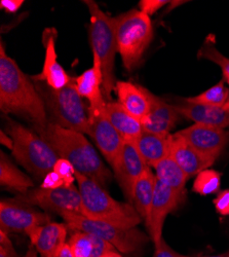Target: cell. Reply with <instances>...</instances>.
<instances>
[{
	"label": "cell",
	"instance_id": "1",
	"mask_svg": "<svg viewBox=\"0 0 229 257\" xmlns=\"http://www.w3.org/2000/svg\"><path fill=\"white\" fill-rule=\"evenodd\" d=\"M0 109L29 119L33 125L49 121L43 98L31 79L20 69L17 62L0 45Z\"/></svg>",
	"mask_w": 229,
	"mask_h": 257
},
{
	"label": "cell",
	"instance_id": "2",
	"mask_svg": "<svg viewBox=\"0 0 229 257\" xmlns=\"http://www.w3.org/2000/svg\"><path fill=\"white\" fill-rule=\"evenodd\" d=\"M33 128L61 159L73 165L76 172L93 179L104 188L107 186L112 177L110 170L104 165L85 134L51 121L45 125H33Z\"/></svg>",
	"mask_w": 229,
	"mask_h": 257
},
{
	"label": "cell",
	"instance_id": "3",
	"mask_svg": "<svg viewBox=\"0 0 229 257\" xmlns=\"http://www.w3.org/2000/svg\"><path fill=\"white\" fill-rule=\"evenodd\" d=\"M76 182L82 199L83 216L121 227H136L142 220L132 204L113 199L103 186L93 179L75 173Z\"/></svg>",
	"mask_w": 229,
	"mask_h": 257
},
{
	"label": "cell",
	"instance_id": "4",
	"mask_svg": "<svg viewBox=\"0 0 229 257\" xmlns=\"http://www.w3.org/2000/svg\"><path fill=\"white\" fill-rule=\"evenodd\" d=\"M36 89L44 100L49 121L82 134H88L89 114L72 79L65 88L55 90L43 81H36Z\"/></svg>",
	"mask_w": 229,
	"mask_h": 257
},
{
	"label": "cell",
	"instance_id": "5",
	"mask_svg": "<svg viewBox=\"0 0 229 257\" xmlns=\"http://www.w3.org/2000/svg\"><path fill=\"white\" fill-rule=\"evenodd\" d=\"M118 53L127 70L133 71L153 39L150 17L132 10L113 18Z\"/></svg>",
	"mask_w": 229,
	"mask_h": 257
},
{
	"label": "cell",
	"instance_id": "6",
	"mask_svg": "<svg viewBox=\"0 0 229 257\" xmlns=\"http://www.w3.org/2000/svg\"><path fill=\"white\" fill-rule=\"evenodd\" d=\"M85 4L91 15L89 34L93 55L102 64L103 96L110 100L111 93L115 90L114 63L118 53L113 18L104 13L93 0H87Z\"/></svg>",
	"mask_w": 229,
	"mask_h": 257
},
{
	"label": "cell",
	"instance_id": "7",
	"mask_svg": "<svg viewBox=\"0 0 229 257\" xmlns=\"http://www.w3.org/2000/svg\"><path fill=\"white\" fill-rule=\"evenodd\" d=\"M7 121V131L14 140V158L28 172L44 179L54 170L60 157L37 133L10 117Z\"/></svg>",
	"mask_w": 229,
	"mask_h": 257
},
{
	"label": "cell",
	"instance_id": "8",
	"mask_svg": "<svg viewBox=\"0 0 229 257\" xmlns=\"http://www.w3.org/2000/svg\"><path fill=\"white\" fill-rule=\"evenodd\" d=\"M61 217H63L65 223L72 230L95 234L111 244L120 253H136L142 250L149 241L147 235L137 227H121L72 213L64 214Z\"/></svg>",
	"mask_w": 229,
	"mask_h": 257
},
{
	"label": "cell",
	"instance_id": "9",
	"mask_svg": "<svg viewBox=\"0 0 229 257\" xmlns=\"http://www.w3.org/2000/svg\"><path fill=\"white\" fill-rule=\"evenodd\" d=\"M16 199L28 205L57 213L60 216L67 213L83 215L82 199L79 189L75 186L56 189L31 188L26 194H21Z\"/></svg>",
	"mask_w": 229,
	"mask_h": 257
},
{
	"label": "cell",
	"instance_id": "10",
	"mask_svg": "<svg viewBox=\"0 0 229 257\" xmlns=\"http://www.w3.org/2000/svg\"><path fill=\"white\" fill-rule=\"evenodd\" d=\"M51 222L47 213L17 199L3 200L0 203V229L9 232L28 234L37 226Z\"/></svg>",
	"mask_w": 229,
	"mask_h": 257
},
{
	"label": "cell",
	"instance_id": "11",
	"mask_svg": "<svg viewBox=\"0 0 229 257\" xmlns=\"http://www.w3.org/2000/svg\"><path fill=\"white\" fill-rule=\"evenodd\" d=\"M88 114V135L93 138L99 151L113 167L119 159L124 140L108 119L105 107L101 109L89 108Z\"/></svg>",
	"mask_w": 229,
	"mask_h": 257
},
{
	"label": "cell",
	"instance_id": "12",
	"mask_svg": "<svg viewBox=\"0 0 229 257\" xmlns=\"http://www.w3.org/2000/svg\"><path fill=\"white\" fill-rule=\"evenodd\" d=\"M201 155L217 160L229 140L224 128L193 123L176 133Z\"/></svg>",
	"mask_w": 229,
	"mask_h": 257
},
{
	"label": "cell",
	"instance_id": "13",
	"mask_svg": "<svg viewBox=\"0 0 229 257\" xmlns=\"http://www.w3.org/2000/svg\"><path fill=\"white\" fill-rule=\"evenodd\" d=\"M183 200L173 188L156 178L150 219L146 225L154 245H157L163 239L162 230L166 216L176 210Z\"/></svg>",
	"mask_w": 229,
	"mask_h": 257
},
{
	"label": "cell",
	"instance_id": "14",
	"mask_svg": "<svg viewBox=\"0 0 229 257\" xmlns=\"http://www.w3.org/2000/svg\"><path fill=\"white\" fill-rule=\"evenodd\" d=\"M112 168L124 196L132 202L136 182L149 168L138 153L134 143L124 141L119 159Z\"/></svg>",
	"mask_w": 229,
	"mask_h": 257
},
{
	"label": "cell",
	"instance_id": "15",
	"mask_svg": "<svg viewBox=\"0 0 229 257\" xmlns=\"http://www.w3.org/2000/svg\"><path fill=\"white\" fill-rule=\"evenodd\" d=\"M67 233L68 225L66 223L51 221L45 225L35 227L27 235L41 257H58L67 244Z\"/></svg>",
	"mask_w": 229,
	"mask_h": 257
},
{
	"label": "cell",
	"instance_id": "16",
	"mask_svg": "<svg viewBox=\"0 0 229 257\" xmlns=\"http://www.w3.org/2000/svg\"><path fill=\"white\" fill-rule=\"evenodd\" d=\"M149 97L150 110L141 121L143 130L162 136L171 135L170 132L175 127L181 115L175 105L164 102L151 92Z\"/></svg>",
	"mask_w": 229,
	"mask_h": 257
},
{
	"label": "cell",
	"instance_id": "17",
	"mask_svg": "<svg viewBox=\"0 0 229 257\" xmlns=\"http://www.w3.org/2000/svg\"><path fill=\"white\" fill-rule=\"evenodd\" d=\"M170 156L188 178L196 176L201 171L209 169L216 161L198 153L195 148L177 134L171 135Z\"/></svg>",
	"mask_w": 229,
	"mask_h": 257
},
{
	"label": "cell",
	"instance_id": "18",
	"mask_svg": "<svg viewBox=\"0 0 229 257\" xmlns=\"http://www.w3.org/2000/svg\"><path fill=\"white\" fill-rule=\"evenodd\" d=\"M45 48L46 56L43 71L33 76L32 79L36 81H43L55 90L63 89L71 82L72 79L58 62L55 32L51 33L50 30H46Z\"/></svg>",
	"mask_w": 229,
	"mask_h": 257
},
{
	"label": "cell",
	"instance_id": "19",
	"mask_svg": "<svg viewBox=\"0 0 229 257\" xmlns=\"http://www.w3.org/2000/svg\"><path fill=\"white\" fill-rule=\"evenodd\" d=\"M177 111L183 117L194 123L225 128L229 126V110L225 107L211 106L183 101L175 105Z\"/></svg>",
	"mask_w": 229,
	"mask_h": 257
},
{
	"label": "cell",
	"instance_id": "20",
	"mask_svg": "<svg viewBox=\"0 0 229 257\" xmlns=\"http://www.w3.org/2000/svg\"><path fill=\"white\" fill-rule=\"evenodd\" d=\"M118 103L135 118L142 121L150 110L149 91L130 81H116Z\"/></svg>",
	"mask_w": 229,
	"mask_h": 257
},
{
	"label": "cell",
	"instance_id": "21",
	"mask_svg": "<svg viewBox=\"0 0 229 257\" xmlns=\"http://www.w3.org/2000/svg\"><path fill=\"white\" fill-rule=\"evenodd\" d=\"M76 88L79 95L90 102V109H101L106 105L103 96V72L101 61L94 56L93 66L80 74L76 80Z\"/></svg>",
	"mask_w": 229,
	"mask_h": 257
},
{
	"label": "cell",
	"instance_id": "22",
	"mask_svg": "<svg viewBox=\"0 0 229 257\" xmlns=\"http://www.w3.org/2000/svg\"><path fill=\"white\" fill-rule=\"evenodd\" d=\"M134 144L146 165L154 168L160 161L170 156L171 135L162 136L143 130Z\"/></svg>",
	"mask_w": 229,
	"mask_h": 257
},
{
	"label": "cell",
	"instance_id": "23",
	"mask_svg": "<svg viewBox=\"0 0 229 257\" xmlns=\"http://www.w3.org/2000/svg\"><path fill=\"white\" fill-rule=\"evenodd\" d=\"M105 110L108 119L124 141L134 143L140 137L143 132L141 121L130 114L118 102L106 101Z\"/></svg>",
	"mask_w": 229,
	"mask_h": 257
},
{
	"label": "cell",
	"instance_id": "24",
	"mask_svg": "<svg viewBox=\"0 0 229 257\" xmlns=\"http://www.w3.org/2000/svg\"><path fill=\"white\" fill-rule=\"evenodd\" d=\"M155 184L156 176L152 173L151 169L148 168L138 179L133 190L132 202L140 216L145 220L146 225L150 219Z\"/></svg>",
	"mask_w": 229,
	"mask_h": 257
},
{
	"label": "cell",
	"instance_id": "25",
	"mask_svg": "<svg viewBox=\"0 0 229 257\" xmlns=\"http://www.w3.org/2000/svg\"><path fill=\"white\" fill-rule=\"evenodd\" d=\"M0 184L20 195L26 194L34 186L33 180L18 169L4 152L0 153Z\"/></svg>",
	"mask_w": 229,
	"mask_h": 257
},
{
	"label": "cell",
	"instance_id": "26",
	"mask_svg": "<svg viewBox=\"0 0 229 257\" xmlns=\"http://www.w3.org/2000/svg\"><path fill=\"white\" fill-rule=\"evenodd\" d=\"M154 170L159 181L173 188L183 199L185 198V184L188 177L171 156L160 161Z\"/></svg>",
	"mask_w": 229,
	"mask_h": 257
},
{
	"label": "cell",
	"instance_id": "27",
	"mask_svg": "<svg viewBox=\"0 0 229 257\" xmlns=\"http://www.w3.org/2000/svg\"><path fill=\"white\" fill-rule=\"evenodd\" d=\"M197 58L209 60L217 64L222 70L224 81L229 85V58L225 57L217 50L213 35H209L205 38L197 53Z\"/></svg>",
	"mask_w": 229,
	"mask_h": 257
},
{
	"label": "cell",
	"instance_id": "28",
	"mask_svg": "<svg viewBox=\"0 0 229 257\" xmlns=\"http://www.w3.org/2000/svg\"><path fill=\"white\" fill-rule=\"evenodd\" d=\"M229 93V87L227 88L225 85L224 79L216 83L210 89L200 93L197 96L190 97L185 99V101L190 103L196 104H203V105H211V106H219L223 107L227 101Z\"/></svg>",
	"mask_w": 229,
	"mask_h": 257
},
{
	"label": "cell",
	"instance_id": "29",
	"mask_svg": "<svg viewBox=\"0 0 229 257\" xmlns=\"http://www.w3.org/2000/svg\"><path fill=\"white\" fill-rule=\"evenodd\" d=\"M221 186V174L212 169L201 171L196 175L192 189L201 196H209L217 194Z\"/></svg>",
	"mask_w": 229,
	"mask_h": 257
},
{
	"label": "cell",
	"instance_id": "30",
	"mask_svg": "<svg viewBox=\"0 0 229 257\" xmlns=\"http://www.w3.org/2000/svg\"><path fill=\"white\" fill-rule=\"evenodd\" d=\"M68 244L71 248L73 257H92L94 245L90 233L74 230Z\"/></svg>",
	"mask_w": 229,
	"mask_h": 257
},
{
	"label": "cell",
	"instance_id": "31",
	"mask_svg": "<svg viewBox=\"0 0 229 257\" xmlns=\"http://www.w3.org/2000/svg\"><path fill=\"white\" fill-rule=\"evenodd\" d=\"M54 171L64 180L66 187L74 186L73 183L74 181H76V178H75L76 171L70 162L60 158L54 167Z\"/></svg>",
	"mask_w": 229,
	"mask_h": 257
},
{
	"label": "cell",
	"instance_id": "32",
	"mask_svg": "<svg viewBox=\"0 0 229 257\" xmlns=\"http://www.w3.org/2000/svg\"><path fill=\"white\" fill-rule=\"evenodd\" d=\"M0 257H20L9 238V233L3 229H0Z\"/></svg>",
	"mask_w": 229,
	"mask_h": 257
},
{
	"label": "cell",
	"instance_id": "33",
	"mask_svg": "<svg viewBox=\"0 0 229 257\" xmlns=\"http://www.w3.org/2000/svg\"><path fill=\"white\" fill-rule=\"evenodd\" d=\"M168 4H171L168 0H141L139 3V11L150 17Z\"/></svg>",
	"mask_w": 229,
	"mask_h": 257
},
{
	"label": "cell",
	"instance_id": "34",
	"mask_svg": "<svg viewBox=\"0 0 229 257\" xmlns=\"http://www.w3.org/2000/svg\"><path fill=\"white\" fill-rule=\"evenodd\" d=\"M216 211L223 216L229 215V188L218 192L217 197L213 201Z\"/></svg>",
	"mask_w": 229,
	"mask_h": 257
},
{
	"label": "cell",
	"instance_id": "35",
	"mask_svg": "<svg viewBox=\"0 0 229 257\" xmlns=\"http://www.w3.org/2000/svg\"><path fill=\"white\" fill-rule=\"evenodd\" d=\"M154 248L155 250L152 257H193L176 252L173 248H171L165 243L164 239H162L157 245H154Z\"/></svg>",
	"mask_w": 229,
	"mask_h": 257
},
{
	"label": "cell",
	"instance_id": "36",
	"mask_svg": "<svg viewBox=\"0 0 229 257\" xmlns=\"http://www.w3.org/2000/svg\"><path fill=\"white\" fill-rule=\"evenodd\" d=\"M92 241H93V245H94V251H93V255L92 257H102L104 254L112 251V250H116L111 244H109L108 242L104 241L103 239L97 237L95 234H92Z\"/></svg>",
	"mask_w": 229,
	"mask_h": 257
},
{
	"label": "cell",
	"instance_id": "37",
	"mask_svg": "<svg viewBox=\"0 0 229 257\" xmlns=\"http://www.w3.org/2000/svg\"><path fill=\"white\" fill-rule=\"evenodd\" d=\"M40 187L46 189H56L60 187H66V185L64 180L53 170L52 172L48 173L46 177L43 179V184L40 185Z\"/></svg>",
	"mask_w": 229,
	"mask_h": 257
},
{
	"label": "cell",
	"instance_id": "38",
	"mask_svg": "<svg viewBox=\"0 0 229 257\" xmlns=\"http://www.w3.org/2000/svg\"><path fill=\"white\" fill-rule=\"evenodd\" d=\"M23 4V0H2L0 7L8 13H16Z\"/></svg>",
	"mask_w": 229,
	"mask_h": 257
},
{
	"label": "cell",
	"instance_id": "39",
	"mask_svg": "<svg viewBox=\"0 0 229 257\" xmlns=\"http://www.w3.org/2000/svg\"><path fill=\"white\" fill-rule=\"evenodd\" d=\"M0 143L7 146L9 149H11V151H13L14 140L9 134H6L5 131H3V130H2V132H0Z\"/></svg>",
	"mask_w": 229,
	"mask_h": 257
},
{
	"label": "cell",
	"instance_id": "40",
	"mask_svg": "<svg viewBox=\"0 0 229 257\" xmlns=\"http://www.w3.org/2000/svg\"><path fill=\"white\" fill-rule=\"evenodd\" d=\"M58 257H73L72 252H71V248H70L68 243L63 247V249H62V251L60 252Z\"/></svg>",
	"mask_w": 229,
	"mask_h": 257
},
{
	"label": "cell",
	"instance_id": "41",
	"mask_svg": "<svg viewBox=\"0 0 229 257\" xmlns=\"http://www.w3.org/2000/svg\"><path fill=\"white\" fill-rule=\"evenodd\" d=\"M102 257H122V256L118 253L117 250H112V251L105 253Z\"/></svg>",
	"mask_w": 229,
	"mask_h": 257
},
{
	"label": "cell",
	"instance_id": "42",
	"mask_svg": "<svg viewBox=\"0 0 229 257\" xmlns=\"http://www.w3.org/2000/svg\"><path fill=\"white\" fill-rule=\"evenodd\" d=\"M26 254H27L28 257H37V251H36L35 248H31V247H30Z\"/></svg>",
	"mask_w": 229,
	"mask_h": 257
},
{
	"label": "cell",
	"instance_id": "43",
	"mask_svg": "<svg viewBox=\"0 0 229 257\" xmlns=\"http://www.w3.org/2000/svg\"><path fill=\"white\" fill-rule=\"evenodd\" d=\"M204 257H229V251L222 253V254H218V255H212V256H204Z\"/></svg>",
	"mask_w": 229,
	"mask_h": 257
},
{
	"label": "cell",
	"instance_id": "44",
	"mask_svg": "<svg viewBox=\"0 0 229 257\" xmlns=\"http://www.w3.org/2000/svg\"><path fill=\"white\" fill-rule=\"evenodd\" d=\"M223 107H225V108H226L227 110H229V93H228V98H227V101H226V103H225V105H224Z\"/></svg>",
	"mask_w": 229,
	"mask_h": 257
},
{
	"label": "cell",
	"instance_id": "45",
	"mask_svg": "<svg viewBox=\"0 0 229 257\" xmlns=\"http://www.w3.org/2000/svg\"><path fill=\"white\" fill-rule=\"evenodd\" d=\"M24 257H28V256H27V254H26V255H25V256H24Z\"/></svg>",
	"mask_w": 229,
	"mask_h": 257
}]
</instances>
